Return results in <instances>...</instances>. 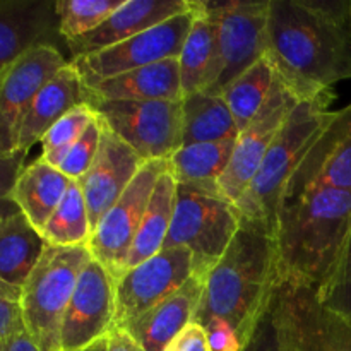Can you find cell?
<instances>
[{
  "instance_id": "1",
  "label": "cell",
  "mask_w": 351,
  "mask_h": 351,
  "mask_svg": "<svg viewBox=\"0 0 351 351\" xmlns=\"http://www.w3.org/2000/svg\"><path fill=\"white\" fill-rule=\"evenodd\" d=\"M266 57L298 98L335 96L351 79V2L269 0Z\"/></svg>"
},
{
  "instance_id": "2",
  "label": "cell",
  "mask_w": 351,
  "mask_h": 351,
  "mask_svg": "<svg viewBox=\"0 0 351 351\" xmlns=\"http://www.w3.org/2000/svg\"><path fill=\"white\" fill-rule=\"evenodd\" d=\"M351 230V191L312 187L281 206L274 240L281 281L305 285L319 297L331 285Z\"/></svg>"
},
{
  "instance_id": "3",
  "label": "cell",
  "mask_w": 351,
  "mask_h": 351,
  "mask_svg": "<svg viewBox=\"0 0 351 351\" xmlns=\"http://www.w3.org/2000/svg\"><path fill=\"white\" fill-rule=\"evenodd\" d=\"M280 283L274 235L242 223L225 256L204 276L194 322H223L243 345L269 305Z\"/></svg>"
},
{
  "instance_id": "4",
  "label": "cell",
  "mask_w": 351,
  "mask_h": 351,
  "mask_svg": "<svg viewBox=\"0 0 351 351\" xmlns=\"http://www.w3.org/2000/svg\"><path fill=\"white\" fill-rule=\"evenodd\" d=\"M335 99L336 95L304 99L295 106L264 156L256 177L235 202L242 223L259 226L274 235L278 215L291 178L315 141L335 119L336 110H329Z\"/></svg>"
},
{
  "instance_id": "5",
  "label": "cell",
  "mask_w": 351,
  "mask_h": 351,
  "mask_svg": "<svg viewBox=\"0 0 351 351\" xmlns=\"http://www.w3.org/2000/svg\"><path fill=\"white\" fill-rule=\"evenodd\" d=\"M242 226L237 206L218 184H177L175 209L163 249L182 247L194 257L195 274L208 271L225 256Z\"/></svg>"
},
{
  "instance_id": "6",
  "label": "cell",
  "mask_w": 351,
  "mask_h": 351,
  "mask_svg": "<svg viewBox=\"0 0 351 351\" xmlns=\"http://www.w3.org/2000/svg\"><path fill=\"white\" fill-rule=\"evenodd\" d=\"M91 259L86 245H47L23 287L24 328L40 351H62L60 332L82 267Z\"/></svg>"
},
{
  "instance_id": "7",
  "label": "cell",
  "mask_w": 351,
  "mask_h": 351,
  "mask_svg": "<svg viewBox=\"0 0 351 351\" xmlns=\"http://www.w3.org/2000/svg\"><path fill=\"white\" fill-rule=\"evenodd\" d=\"M204 10L216 27L218 43V77L213 95L266 55L269 0H202Z\"/></svg>"
},
{
  "instance_id": "8",
  "label": "cell",
  "mask_w": 351,
  "mask_h": 351,
  "mask_svg": "<svg viewBox=\"0 0 351 351\" xmlns=\"http://www.w3.org/2000/svg\"><path fill=\"white\" fill-rule=\"evenodd\" d=\"M91 106L144 161L168 160L182 147V99L95 101Z\"/></svg>"
},
{
  "instance_id": "9",
  "label": "cell",
  "mask_w": 351,
  "mask_h": 351,
  "mask_svg": "<svg viewBox=\"0 0 351 351\" xmlns=\"http://www.w3.org/2000/svg\"><path fill=\"white\" fill-rule=\"evenodd\" d=\"M167 171V160L146 161L129 187L117 199L115 204L101 216L89 239L88 249L93 259L119 280L125 273L136 233L144 218L156 182Z\"/></svg>"
},
{
  "instance_id": "10",
  "label": "cell",
  "mask_w": 351,
  "mask_h": 351,
  "mask_svg": "<svg viewBox=\"0 0 351 351\" xmlns=\"http://www.w3.org/2000/svg\"><path fill=\"white\" fill-rule=\"evenodd\" d=\"M195 12H197V0L194 9L189 12L171 17L167 23L158 24L130 40L113 45L101 51L72 58L71 65L81 75L86 86H93L123 72L158 64L167 58H178L185 38L194 23Z\"/></svg>"
},
{
  "instance_id": "11",
  "label": "cell",
  "mask_w": 351,
  "mask_h": 351,
  "mask_svg": "<svg viewBox=\"0 0 351 351\" xmlns=\"http://www.w3.org/2000/svg\"><path fill=\"white\" fill-rule=\"evenodd\" d=\"M195 274L194 257L187 249H161L117 280L115 326H125L180 290Z\"/></svg>"
},
{
  "instance_id": "12",
  "label": "cell",
  "mask_w": 351,
  "mask_h": 351,
  "mask_svg": "<svg viewBox=\"0 0 351 351\" xmlns=\"http://www.w3.org/2000/svg\"><path fill=\"white\" fill-rule=\"evenodd\" d=\"M69 62L58 48L38 47L0 74V158L17 153L19 130L27 110L41 88Z\"/></svg>"
},
{
  "instance_id": "13",
  "label": "cell",
  "mask_w": 351,
  "mask_h": 351,
  "mask_svg": "<svg viewBox=\"0 0 351 351\" xmlns=\"http://www.w3.org/2000/svg\"><path fill=\"white\" fill-rule=\"evenodd\" d=\"M300 101L304 99L298 98L288 86H285L278 79L273 95L269 96L259 115L239 134L228 167L218 180L221 194L233 204L247 191L252 178L256 177L264 156L269 151L271 144L283 129L290 113Z\"/></svg>"
},
{
  "instance_id": "14",
  "label": "cell",
  "mask_w": 351,
  "mask_h": 351,
  "mask_svg": "<svg viewBox=\"0 0 351 351\" xmlns=\"http://www.w3.org/2000/svg\"><path fill=\"white\" fill-rule=\"evenodd\" d=\"M117 281L91 259L82 267L60 332L62 351H79L105 338L115 326Z\"/></svg>"
},
{
  "instance_id": "15",
  "label": "cell",
  "mask_w": 351,
  "mask_h": 351,
  "mask_svg": "<svg viewBox=\"0 0 351 351\" xmlns=\"http://www.w3.org/2000/svg\"><path fill=\"white\" fill-rule=\"evenodd\" d=\"M278 293L295 351H351V319L326 307L315 288L280 280Z\"/></svg>"
},
{
  "instance_id": "16",
  "label": "cell",
  "mask_w": 351,
  "mask_h": 351,
  "mask_svg": "<svg viewBox=\"0 0 351 351\" xmlns=\"http://www.w3.org/2000/svg\"><path fill=\"white\" fill-rule=\"evenodd\" d=\"M101 120V119H99ZM146 161L101 122V141L91 168L79 180L91 230L125 192Z\"/></svg>"
},
{
  "instance_id": "17",
  "label": "cell",
  "mask_w": 351,
  "mask_h": 351,
  "mask_svg": "<svg viewBox=\"0 0 351 351\" xmlns=\"http://www.w3.org/2000/svg\"><path fill=\"white\" fill-rule=\"evenodd\" d=\"M312 187L351 191V103L336 110L335 119L311 147L288 185L283 204Z\"/></svg>"
},
{
  "instance_id": "18",
  "label": "cell",
  "mask_w": 351,
  "mask_h": 351,
  "mask_svg": "<svg viewBox=\"0 0 351 351\" xmlns=\"http://www.w3.org/2000/svg\"><path fill=\"white\" fill-rule=\"evenodd\" d=\"M38 47L67 51L55 0H0V74Z\"/></svg>"
},
{
  "instance_id": "19",
  "label": "cell",
  "mask_w": 351,
  "mask_h": 351,
  "mask_svg": "<svg viewBox=\"0 0 351 351\" xmlns=\"http://www.w3.org/2000/svg\"><path fill=\"white\" fill-rule=\"evenodd\" d=\"M195 0H123L99 27L65 43L69 60L96 53L130 40L151 27L194 9Z\"/></svg>"
},
{
  "instance_id": "20",
  "label": "cell",
  "mask_w": 351,
  "mask_h": 351,
  "mask_svg": "<svg viewBox=\"0 0 351 351\" xmlns=\"http://www.w3.org/2000/svg\"><path fill=\"white\" fill-rule=\"evenodd\" d=\"M204 276L194 274L180 290L122 326L146 351H165L191 322L201 304Z\"/></svg>"
},
{
  "instance_id": "21",
  "label": "cell",
  "mask_w": 351,
  "mask_h": 351,
  "mask_svg": "<svg viewBox=\"0 0 351 351\" xmlns=\"http://www.w3.org/2000/svg\"><path fill=\"white\" fill-rule=\"evenodd\" d=\"M89 103H91V91L69 62L41 88L31 108L27 110L26 119L19 130L17 151L29 153L31 147L36 143H41L45 134L62 117L67 115L75 106L89 105Z\"/></svg>"
},
{
  "instance_id": "22",
  "label": "cell",
  "mask_w": 351,
  "mask_h": 351,
  "mask_svg": "<svg viewBox=\"0 0 351 351\" xmlns=\"http://www.w3.org/2000/svg\"><path fill=\"white\" fill-rule=\"evenodd\" d=\"M95 101H180V67L178 58H167L158 64L123 72L88 86Z\"/></svg>"
},
{
  "instance_id": "23",
  "label": "cell",
  "mask_w": 351,
  "mask_h": 351,
  "mask_svg": "<svg viewBox=\"0 0 351 351\" xmlns=\"http://www.w3.org/2000/svg\"><path fill=\"white\" fill-rule=\"evenodd\" d=\"M178 67L182 99L199 91H213L218 77V43L215 23L204 10L202 0H197L194 23L178 55Z\"/></svg>"
},
{
  "instance_id": "24",
  "label": "cell",
  "mask_w": 351,
  "mask_h": 351,
  "mask_svg": "<svg viewBox=\"0 0 351 351\" xmlns=\"http://www.w3.org/2000/svg\"><path fill=\"white\" fill-rule=\"evenodd\" d=\"M71 184V178L40 156L36 161L24 167L10 197L27 221L41 233Z\"/></svg>"
},
{
  "instance_id": "25",
  "label": "cell",
  "mask_w": 351,
  "mask_h": 351,
  "mask_svg": "<svg viewBox=\"0 0 351 351\" xmlns=\"http://www.w3.org/2000/svg\"><path fill=\"white\" fill-rule=\"evenodd\" d=\"M240 129L221 95L199 91L182 99V146L237 141Z\"/></svg>"
},
{
  "instance_id": "26",
  "label": "cell",
  "mask_w": 351,
  "mask_h": 351,
  "mask_svg": "<svg viewBox=\"0 0 351 351\" xmlns=\"http://www.w3.org/2000/svg\"><path fill=\"white\" fill-rule=\"evenodd\" d=\"M48 243L23 213L0 225V280L23 288Z\"/></svg>"
},
{
  "instance_id": "27",
  "label": "cell",
  "mask_w": 351,
  "mask_h": 351,
  "mask_svg": "<svg viewBox=\"0 0 351 351\" xmlns=\"http://www.w3.org/2000/svg\"><path fill=\"white\" fill-rule=\"evenodd\" d=\"M175 195H177V182L167 170L158 178L149 206L144 213V218L130 247L125 271L144 263L163 249L173 218Z\"/></svg>"
},
{
  "instance_id": "28",
  "label": "cell",
  "mask_w": 351,
  "mask_h": 351,
  "mask_svg": "<svg viewBox=\"0 0 351 351\" xmlns=\"http://www.w3.org/2000/svg\"><path fill=\"white\" fill-rule=\"evenodd\" d=\"M278 75L269 58L264 55L259 62L240 74L221 91L240 132L254 122L267 103L276 86Z\"/></svg>"
},
{
  "instance_id": "29",
  "label": "cell",
  "mask_w": 351,
  "mask_h": 351,
  "mask_svg": "<svg viewBox=\"0 0 351 351\" xmlns=\"http://www.w3.org/2000/svg\"><path fill=\"white\" fill-rule=\"evenodd\" d=\"M235 141L182 146L167 160L177 184H218L232 158Z\"/></svg>"
},
{
  "instance_id": "30",
  "label": "cell",
  "mask_w": 351,
  "mask_h": 351,
  "mask_svg": "<svg viewBox=\"0 0 351 351\" xmlns=\"http://www.w3.org/2000/svg\"><path fill=\"white\" fill-rule=\"evenodd\" d=\"M91 233V221H89L84 195L77 182L72 180L62 202L45 225L41 235L48 245L88 247Z\"/></svg>"
},
{
  "instance_id": "31",
  "label": "cell",
  "mask_w": 351,
  "mask_h": 351,
  "mask_svg": "<svg viewBox=\"0 0 351 351\" xmlns=\"http://www.w3.org/2000/svg\"><path fill=\"white\" fill-rule=\"evenodd\" d=\"M123 0H55L64 41L77 40L101 26Z\"/></svg>"
},
{
  "instance_id": "32",
  "label": "cell",
  "mask_w": 351,
  "mask_h": 351,
  "mask_svg": "<svg viewBox=\"0 0 351 351\" xmlns=\"http://www.w3.org/2000/svg\"><path fill=\"white\" fill-rule=\"evenodd\" d=\"M96 117L98 115L91 105H81L71 110L45 134L43 141H41V147H43L41 158L48 165L57 168L65 151L86 132V129L96 120Z\"/></svg>"
},
{
  "instance_id": "33",
  "label": "cell",
  "mask_w": 351,
  "mask_h": 351,
  "mask_svg": "<svg viewBox=\"0 0 351 351\" xmlns=\"http://www.w3.org/2000/svg\"><path fill=\"white\" fill-rule=\"evenodd\" d=\"M242 351H295L281 311L278 287Z\"/></svg>"
},
{
  "instance_id": "34",
  "label": "cell",
  "mask_w": 351,
  "mask_h": 351,
  "mask_svg": "<svg viewBox=\"0 0 351 351\" xmlns=\"http://www.w3.org/2000/svg\"><path fill=\"white\" fill-rule=\"evenodd\" d=\"M99 141H101V120L99 117H96V120L86 129V132L65 151L60 163L57 165V170H60L71 180H79L84 177L98 153Z\"/></svg>"
},
{
  "instance_id": "35",
  "label": "cell",
  "mask_w": 351,
  "mask_h": 351,
  "mask_svg": "<svg viewBox=\"0 0 351 351\" xmlns=\"http://www.w3.org/2000/svg\"><path fill=\"white\" fill-rule=\"evenodd\" d=\"M319 300L331 311L351 319V230L341 264H339L331 285L326 288Z\"/></svg>"
},
{
  "instance_id": "36",
  "label": "cell",
  "mask_w": 351,
  "mask_h": 351,
  "mask_svg": "<svg viewBox=\"0 0 351 351\" xmlns=\"http://www.w3.org/2000/svg\"><path fill=\"white\" fill-rule=\"evenodd\" d=\"M23 288L14 287L0 280V341L26 331L21 307Z\"/></svg>"
},
{
  "instance_id": "37",
  "label": "cell",
  "mask_w": 351,
  "mask_h": 351,
  "mask_svg": "<svg viewBox=\"0 0 351 351\" xmlns=\"http://www.w3.org/2000/svg\"><path fill=\"white\" fill-rule=\"evenodd\" d=\"M26 156L27 153L24 151H17V153L10 154V156L0 158V225L10 216L19 215V208L16 202L12 201L10 194L16 185L17 178H19L21 171L26 167Z\"/></svg>"
},
{
  "instance_id": "38",
  "label": "cell",
  "mask_w": 351,
  "mask_h": 351,
  "mask_svg": "<svg viewBox=\"0 0 351 351\" xmlns=\"http://www.w3.org/2000/svg\"><path fill=\"white\" fill-rule=\"evenodd\" d=\"M165 351H211L208 332L197 322H191L180 335L171 339Z\"/></svg>"
},
{
  "instance_id": "39",
  "label": "cell",
  "mask_w": 351,
  "mask_h": 351,
  "mask_svg": "<svg viewBox=\"0 0 351 351\" xmlns=\"http://www.w3.org/2000/svg\"><path fill=\"white\" fill-rule=\"evenodd\" d=\"M106 351H146L132 336L129 335L127 329L122 326H113L110 332L106 335Z\"/></svg>"
},
{
  "instance_id": "40",
  "label": "cell",
  "mask_w": 351,
  "mask_h": 351,
  "mask_svg": "<svg viewBox=\"0 0 351 351\" xmlns=\"http://www.w3.org/2000/svg\"><path fill=\"white\" fill-rule=\"evenodd\" d=\"M3 351H40L33 339L27 336V332H19V335L12 336L3 343Z\"/></svg>"
},
{
  "instance_id": "41",
  "label": "cell",
  "mask_w": 351,
  "mask_h": 351,
  "mask_svg": "<svg viewBox=\"0 0 351 351\" xmlns=\"http://www.w3.org/2000/svg\"><path fill=\"white\" fill-rule=\"evenodd\" d=\"M79 351H106V336L105 338L98 339V341H95L93 345L86 346V348L79 350Z\"/></svg>"
},
{
  "instance_id": "42",
  "label": "cell",
  "mask_w": 351,
  "mask_h": 351,
  "mask_svg": "<svg viewBox=\"0 0 351 351\" xmlns=\"http://www.w3.org/2000/svg\"><path fill=\"white\" fill-rule=\"evenodd\" d=\"M3 343L5 341H0V351H3Z\"/></svg>"
}]
</instances>
